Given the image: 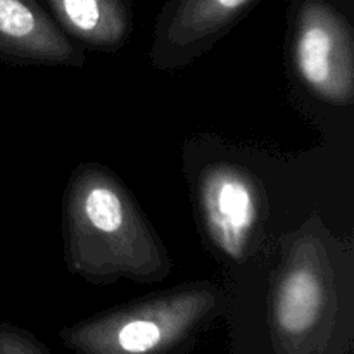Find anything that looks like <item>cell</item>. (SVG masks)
<instances>
[{"mask_svg":"<svg viewBox=\"0 0 354 354\" xmlns=\"http://www.w3.org/2000/svg\"><path fill=\"white\" fill-rule=\"evenodd\" d=\"M62 237L69 270L92 283H154L171 273L165 244L131 194L99 165H82L69 178Z\"/></svg>","mask_w":354,"mask_h":354,"instance_id":"6da1fadb","label":"cell"},{"mask_svg":"<svg viewBox=\"0 0 354 354\" xmlns=\"http://www.w3.org/2000/svg\"><path fill=\"white\" fill-rule=\"evenodd\" d=\"M349 258L317 216L290 235L273 279L272 318L277 334L299 348L332 327L341 311Z\"/></svg>","mask_w":354,"mask_h":354,"instance_id":"7a4b0ae2","label":"cell"},{"mask_svg":"<svg viewBox=\"0 0 354 354\" xmlns=\"http://www.w3.org/2000/svg\"><path fill=\"white\" fill-rule=\"evenodd\" d=\"M221 301L214 283H187L85 322L66 339L86 354H156L199 327Z\"/></svg>","mask_w":354,"mask_h":354,"instance_id":"3957f363","label":"cell"},{"mask_svg":"<svg viewBox=\"0 0 354 354\" xmlns=\"http://www.w3.org/2000/svg\"><path fill=\"white\" fill-rule=\"evenodd\" d=\"M292 64L299 82L324 102L354 100L353 35L346 17L324 0H306L296 14Z\"/></svg>","mask_w":354,"mask_h":354,"instance_id":"277c9868","label":"cell"},{"mask_svg":"<svg viewBox=\"0 0 354 354\" xmlns=\"http://www.w3.org/2000/svg\"><path fill=\"white\" fill-rule=\"evenodd\" d=\"M197 199L214 248L232 261H244L261 221V190L252 175L234 165L207 166Z\"/></svg>","mask_w":354,"mask_h":354,"instance_id":"5b68a950","label":"cell"},{"mask_svg":"<svg viewBox=\"0 0 354 354\" xmlns=\"http://www.w3.org/2000/svg\"><path fill=\"white\" fill-rule=\"evenodd\" d=\"M256 0H171L156 24L149 62L180 69L213 47Z\"/></svg>","mask_w":354,"mask_h":354,"instance_id":"8992f818","label":"cell"},{"mask_svg":"<svg viewBox=\"0 0 354 354\" xmlns=\"http://www.w3.org/2000/svg\"><path fill=\"white\" fill-rule=\"evenodd\" d=\"M0 57L82 68L85 55L37 0H0Z\"/></svg>","mask_w":354,"mask_h":354,"instance_id":"52a82bcc","label":"cell"},{"mask_svg":"<svg viewBox=\"0 0 354 354\" xmlns=\"http://www.w3.org/2000/svg\"><path fill=\"white\" fill-rule=\"evenodd\" d=\"M57 24L82 44L99 50H116L131 28L124 0H47Z\"/></svg>","mask_w":354,"mask_h":354,"instance_id":"ba28073f","label":"cell"},{"mask_svg":"<svg viewBox=\"0 0 354 354\" xmlns=\"http://www.w3.org/2000/svg\"><path fill=\"white\" fill-rule=\"evenodd\" d=\"M31 342L14 328L0 327V354H30Z\"/></svg>","mask_w":354,"mask_h":354,"instance_id":"9c48e42d","label":"cell"}]
</instances>
